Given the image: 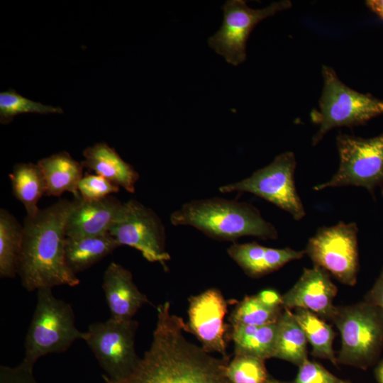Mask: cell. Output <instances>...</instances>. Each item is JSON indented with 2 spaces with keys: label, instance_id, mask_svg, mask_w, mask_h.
<instances>
[{
  "label": "cell",
  "instance_id": "obj_1",
  "mask_svg": "<svg viewBox=\"0 0 383 383\" xmlns=\"http://www.w3.org/2000/svg\"><path fill=\"white\" fill-rule=\"evenodd\" d=\"M183 318L171 312L170 301L157 307V321L150 348L132 372L104 383H227L228 356L217 357L189 341Z\"/></svg>",
  "mask_w": 383,
  "mask_h": 383
},
{
  "label": "cell",
  "instance_id": "obj_2",
  "mask_svg": "<svg viewBox=\"0 0 383 383\" xmlns=\"http://www.w3.org/2000/svg\"><path fill=\"white\" fill-rule=\"evenodd\" d=\"M79 199H60L25 218L18 274L26 290L80 283L65 257L66 223Z\"/></svg>",
  "mask_w": 383,
  "mask_h": 383
},
{
  "label": "cell",
  "instance_id": "obj_3",
  "mask_svg": "<svg viewBox=\"0 0 383 383\" xmlns=\"http://www.w3.org/2000/svg\"><path fill=\"white\" fill-rule=\"evenodd\" d=\"M173 226L194 227L207 237L235 242L245 236L275 240L278 231L260 211L245 201L220 197L186 202L170 215Z\"/></svg>",
  "mask_w": 383,
  "mask_h": 383
},
{
  "label": "cell",
  "instance_id": "obj_4",
  "mask_svg": "<svg viewBox=\"0 0 383 383\" xmlns=\"http://www.w3.org/2000/svg\"><path fill=\"white\" fill-rule=\"evenodd\" d=\"M84 332L75 326L72 306L56 298L52 288L37 290V302L25 338L22 362L33 367L40 357L66 352L73 343L82 339Z\"/></svg>",
  "mask_w": 383,
  "mask_h": 383
},
{
  "label": "cell",
  "instance_id": "obj_5",
  "mask_svg": "<svg viewBox=\"0 0 383 383\" xmlns=\"http://www.w3.org/2000/svg\"><path fill=\"white\" fill-rule=\"evenodd\" d=\"M322 76L323 85L318 110L311 113L312 121L318 125L312 138L313 145L333 128L362 125L383 115V99L349 87L331 67L323 65Z\"/></svg>",
  "mask_w": 383,
  "mask_h": 383
},
{
  "label": "cell",
  "instance_id": "obj_6",
  "mask_svg": "<svg viewBox=\"0 0 383 383\" xmlns=\"http://www.w3.org/2000/svg\"><path fill=\"white\" fill-rule=\"evenodd\" d=\"M331 321L341 335L337 361L361 368L370 366L383 348V311L365 300L335 306Z\"/></svg>",
  "mask_w": 383,
  "mask_h": 383
},
{
  "label": "cell",
  "instance_id": "obj_7",
  "mask_svg": "<svg viewBox=\"0 0 383 383\" xmlns=\"http://www.w3.org/2000/svg\"><path fill=\"white\" fill-rule=\"evenodd\" d=\"M337 172L328 181L315 185V191L344 186L365 188L372 196L383 186V133L363 138L339 133Z\"/></svg>",
  "mask_w": 383,
  "mask_h": 383
},
{
  "label": "cell",
  "instance_id": "obj_8",
  "mask_svg": "<svg viewBox=\"0 0 383 383\" xmlns=\"http://www.w3.org/2000/svg\"><path fill=\"white\" fill-rule=\"evenodd\" d=\"M296 166L294 153L286 151L248 177L223 185L218 189L223 194L236 192L252 194L285 211L294 220L300 221L306 211L295 185Z\"/></svg>",
  "mask_w": 383,
  "mask_h": 383
},
{
  "label": "cell",
  "instance_id": "obj_9",
  "mask_svg": "<svg viewBox=\"0 0 383 383\" xmlns=\"http://www.w3.org/2000/svg\"><path fill=\"white\" fill-rule=\"evenodd\" d=\"M137 321L110 317L104 322L90 324L82 340L90 348L99 365L111 381L117 382L129 375L140 358L136 353L135 338Z\"/></svg>",
  "mask_w": 383,
  "mask_h": 383
},
{
  "label": "cell",
  "instance_id": "obj_10",
  "mask_svg": "<svg viewBox=\"0 0 383 383\" xmlns=\"http://www.w3.org/2000/svg\"><path fill=\"white\" fill-rule=\"evenodd\" d=\"M358 227L354 222H339L318 228L309 238L305 254L343 284L353 286L359 270Z\"/></svg>",
  "mask_w": 383,
  "mask_h": 383
},
{
  "label": "cell",
  "instance_id": "obj_11",
  "mask_svg": "<svg viewBox=\"0 0 383 383\" xmlns=\"http://www.w3.org/2000/svg\"><path fill=\"white\" fill-rule=\"evenodd\" d=\"M291 6L289 0L273 2L262 9L250 8L243 0L226 1L222 6V25L209 37L208 45L228 64L238 66L246 60L247 42L255 27L264 19Z\"/></svg>",
  "mask_w": 383,
  "mask_h": 383
},
{
  "label": "cell",
  "instance_id": "obj_12",
  "mask_svg": "<svg viewBox=\"0 0 383 383\" xmlns=\"http://www.w3.org/2000/svg\"><path fill=\"white\" fill-rule=\"evenodd\" d=\"M108 233L121 245L139 250L150 262H159L167 269L170 260L166 251L165 228L158 215L142 203L131 199L123 207Z\"/></svg>",
  "mask_w": 383,
  "mask_h": 383
},
{
  "label": "cell",
  "instance_id": "obj_13",
  "mask_svg": "<svg viewBox=\"0 0 383 383\" xmlns=\"http://www.w3.org/2000/svg\"><path fill=\"white\" fill-rule=\"evenodd\" d=\"M187 331L193 333L208 353L226 354L225 334L227 326L224 318L227 302L221 292L208 289L189 299Z\"/></svg>",
  "mask_w": 383,
  "mask_h": 383
},
{
  "label": "cell",
  "instance_id": "obj_14",
  "mask_svg": "<svg viewBox=\"0 0 383 383\" xmlns=\"http://www.w3.org/2000/svg\"><path fill=\"white\" fill-rule=\"evenodd\" d=\"M337 287L328 273L315 266L304 268L296 284L282 296L283 309H304L322 319L331 320Z\"/></svg>",
  "mask_w": 383,
  "mask_h": 383
},
{
  "label": "cell",
  "instance_id": "obj_15",
  "mask_svg": "<svg viewBox=\"0 0 383 383\" xmlns=\"http://www.w3.org/2000/svg\"><path fill=\"white\" fill-rule=\"evenodd\" d=\"M123 204L111 195L99 200H85L81 197L67 219L66 236L80 238L107 233Z\"/></svg>",
  "mask_w": 383,
  "mask_h": 383
},
{
  "label": "cell",
  "instance_id": "obj_16",
  "mask_svg": "<svg viewBox=\"0 0 383 383\" xmlns=\"http://www.w3.org/2000/svg\"><path fill=\"white\" fill-rule=\"evenodd\" d=\"M102 288L113 318L133 319L143 306L150 303L134 283L131 272L114 262L104 271Z\"/></svg>",
  "mask_w": 383,
  "mask_h": 383
},
{
  "label": "cell",
  "instance_id": "obj_17",
  "mask_svg": "<svg viewBox=\"0 0 383 383\" xmlns=\"http://www.w3.org/2000/svg\"><path fill=\"white\" fill-rule=\"evenodd\" d=\"M227 252L248 276L253 278L276 271L305 255L304 250H295L291 248H272L256 242L234 243L229 246Z\"/></svg>",
  "mask_w": 383,
  "mask_h": 383
},
{
  "label": "cell",
  "instance_id": "obj_18",
  "mask_svg": "<svg viewBox=\"0 0 383 383\" xmlns=\"http://www.w3.org/2000/svg\"><path fill=\"white\" fill-rule=\"evenodd\" d=\"M83 156L84 160L81 163L84 168L104 177L128 192H135L139 173L106 143L87 147L83 151Z\"/></svg>",
  "mask_w": 383,
  "mask_h": 383
},
{
  "label": "cell",
  "instance_id": "obj_19",
  "mask_svg": "<svg viewBox=\"0 0 383 383\" xmlns=\"http://www.w3.org/2000/svg\"><path fill=\"white\" fill-rule=\"evenodd\" d=\"M37 164L45 179L46 196H60L68 192L75 199L81 198L78 186L83 177L84 167L67 152L55 153L40 160Z\"/></svg>",
  "mask_w": 383,
  "mask_h": 383
},
{
  "label": "cell",
  "instance_id": "obj_20",
  "mask_svg": "<svg viewBox=\"0 0 383 383\" xmlns=\"http://www.w3.org/2000/svg\"><path fill=\"white\" fill-rule=\"evenodd\" d=\"M121 246L109 233L92 236L66 238L65 262L77 274L83 272Z\"/></svg>",
  "mask_w": 383,
  "mask_h": 383
},
{
  "label": "cell",
  "instance_id": "obj_21",
  "mask_svg": "<svg viewBox=\"0 0 383 383\" xmlns=\"http://www.w3.org/2000/svg\"><path fill=\"white\" fill-rule=\"evenodd\" d=\"M277 322L262 326L232 325L231 339L234 343L235 355L262 360L273 357Z\"/></svg>",
  "mask_w": 383,
  "mask_h": 383
},
{
  "label": "cell",
  "instance_id": "obj_22",
  "mask_svg": "<svg viewBox=\"0 0 383 383\" xmlns=\"http://www.w3.org/2000/svg\"><path fill=\"white\" fill-rule=\"evenodd\" d=\"M307 338L288 309H284L277 322L273 357L289 361L299 366L307 359Z\"/></svg>",
  "mask_w": 383,
  "mask_h": 383
},
{
  "label": "cell",
  "instance_id": "obj_23",
  "mask_svg": "<svg viewBox=\"0 0 383 383\" xmlns=\"http://www.w3.org/2000/svg\"><path fill=\"white\" fill-rule=\"evenodd\" d=\"M13 196L23 204L27 216H33L40 210L39 199L45 195L47 185L38 165L21 162L15 165L9 174Z\"/></svg>",
  "mask_w": 383,
  "mask_h": 383
},
{
  "label": "cell",
  "instance_id": "obj_24",
  "mask_svg": "<svg viewBox=\"0 0 383 383\" xmlns=\"http://www.w3.org/2000/svg\"><path fill=\"white\" fill-rule=\"evenodd\" d=\"M23 228L9 211L0 210V277L13 278L18 274L22 249Z\"/></svg>",
  "mask_w": 383,
  "mask_h": 383
},
{
  "label": "cell",
  "instance_id": "obj_25",
  "mask_svg": "<svg viewBox=\"0 0 383 383\" xmlns=\"http://www.w3.org/2000/svg\"><path fill=\"white\" fill-rule=\"evenodd\" d=\"M294 316L312 346V355L329 360L335 365L338 361L333 350L335 333L331 326L314 313L304 309H296Z\"/></svg>",
  "mask_w": 383,
  "mask_h": 383
},
{
  "label": "cell",
  "instance_id": "obj_26",
  "mask_svg": "<svg viewBox=\"0 0 383 383\" xmlns=\"http://www.w3.org/2000/svg\"><path fill=\"white\" fill-rule=\"evenodd\" d=\"M282 307L265 304L257 294L245 296L235 307L230 321L232 325L262 326L277 322Z\"/></svg>",
  "mask_w": 383,
  "mask_h": 383
},
{
  "label": "cell",
  "instance_id": "obj_27",
  "mask_svg": "<svg viewBox=\"0 0 383 383\" xmlns=\"http://www.w3.org/2000/svg\"><path fill=\"white\" fill-rule=\"evenodd\" d=\"M62 113L60 107L45 105L26 98L13 89L0 93V122L7 124L18 114L23 113Z\"/></svg>",
  "mask_w": 383,
  "mask_h": 383
},
{
  "label": "cell",
  "instance_id": "obj_28",
  "mask_svg": "<svg viewBox=\"0 0 383 383\" xmlns=\"http://www.w3.org/2000/svg\"><path fill=\"white\" fill-rule=\"evenodd\" d=\"M226 377L231 383H268L265 360L242 355H235L226 369Z\"/></svg>",
  "mask_w": 383,
  "mask_h": 383
},
{
  "label": "cell",
  "instance_id": "obj_29",
  "mask_svg": "<svg viewBox=\"0 0 383 383\" xmlns=\"http://www.w3.org/2000/svg\"><path fill=\"white\" fill-rule=\"evenodd\" d=\"M78 190L83 199L99 200L118 192L120 187L101 175L86 174L79 182Z\"/></svg>",
  "mask_w": 383,
  "mask_h": 383
},
{
  "label": "cell",
  "instance_id": "obj_30",
  "mask_svg": "<svg viewBox=\"0 0 383 383\" xmlns=\"http://www.w3.org/2000/svg\"><path fill=\"white\" fill-rule=\"evenodd\" d=\"M319 364L308 358L299 366L294 383H343Z\"/></svg>",
  "mask_w": 383,
  "mask_h": 383
},
{
  "label": "cell",
  "instance_id": "obj_31",
  "mask_svg": "<svg viewBox=\"0 0 383 383\" xmlns=\"http://www.w3.org/2000/svg\"><path fill=\"white\" fill-rule=\"evenodd\" d=\"M0 383H38L33 367L21 362L16 367L0 366Z\"/></svg>",
  "mask_w": 383,
  "mask_h": 383
},
{
  "label": "cell",
  "instance_id": "obj_32",
  "mask_svg": "<svg viewBox=\"0 0 383 383\" xmlns=\"http://www.w3.org/2000/svg\"><path fill=\"white\" fill-rule=\"evenodd\" d=\"M365 301L383 311V269L373 287L365 296Z\"/></svg>",
  "mask_w": 383,
  "mask_h": 383
},
{
  "label": "cell",
  "instance_id": "obj_33",
  "mask_svg": "<svg viewBox=\"0 0 383 383\" xmlns=\"http://www.w3.org/2000/svg\"><path fill=\"white\" fill-rule=\"evenodd\" d=\"M260 299L265 304L274 307H282V296L276 291L266 289L257 294ZM283 308V307H282Z\"/></svg>",
  "mask_w": 383,
  "mask_h": 383
},
{
  "label": "cell",
  "instance_id": "obj_34",
  "mask_svg": "<svg viewBox=\"0 0 383 383\" xmlns=\"http://www.w3.org/2000/svg\"><path fill=\"white\" fill-rule=\"evenodd\" d=\"M367 6L383 20V0H370Z\"/></svg>",
  "mask_w": 383,
  "mask_h": 383
},
{
  "label": "cell",
  "instance_id": "obj_35",
  "mask_svg": "<svg viewBox=\"0 0 383 383\" xmlns=\"http://www.w3.org/2000/svg\"><path fill=\"white\" fill-rule=\"evenodd\" d=\"M376 374L379 383H383V361L378 366Z\"/></svg>",
  "mask_w": 383,
  "mask_h": 383
},
{
  "label": "cell",
  "instance_id": "obj_36",
  "mask_svg": "<svg viewBox=\"0 0 383 383\" xmlns=\"http://www.w3.org/2000/svg\"><path fill=\"white\" fill-rule=\"evenodd\" d=\"M268 383H286V382H279L278 380L270 378Z\"/></svg>",
  "mask_w": 383,
  "mask_h": 383
},
{
  "label": "cell",
  "instance_id": "obj_37",
  "mask_svg": "<svg viewBox=\"0 0 383 383\" xmlns=\"http://www.w3.org/2000/svg\"><path fill=\"white\" fill-rule=\"evenodd\" d=\"M343 383H348V382H343Z\"/></svg>",
  "mask_w": 383,
  "mask_h": 383
},
{
  "label": "cell",
  "instance_id": "obj_38",
  "mask_svg": "<svg viewBox=\"0 0 383 383\" xmlns=\"http://www.w3.org/2000/svg\"><path fill=\"white\" fill-rule=\"evenodd\" d=\"M227 383H231V382H228Z\"/></svg>",
  "mask_w": 383,
  "mask_h": 383
}]
</instances>
